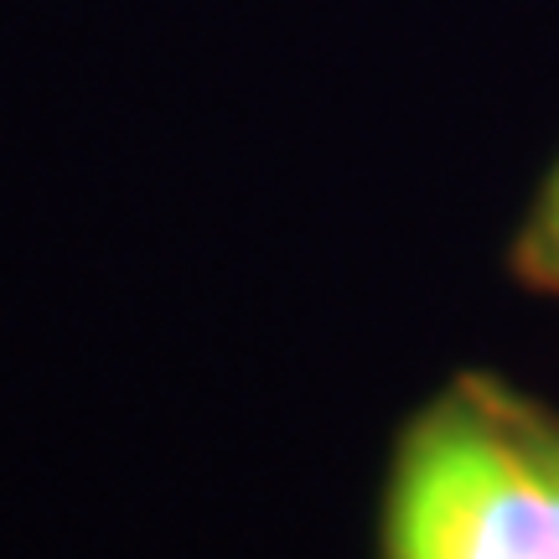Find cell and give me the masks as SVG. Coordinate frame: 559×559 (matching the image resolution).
Masks as SVG:
<instances>
[{"mask_svg": "<svg viewBox=\"0 0 559 559\" xmlns=\"http://www.w3.org/2000/svg\"><path fill=\"white\" fill-rule=\"evenodd\" d=\"M379 559H559V415L498 373H456L404 419Z\"/></svg>", "mask_w": 559, "mask_h": 559, "instance_id": "obj_1", "label": "cell"}, {"mask_svg": "<svg viewBox=\"0 0 559 559\" xmlns=\"http://www.w3.org/2000/svg\"><path fill=\"white\" fill-rule=\"evenodd\" d=\"M508 264H513L519 285L559 300V160L555 171L544 177V187L534 192L528 213H523V228L513 239V260Z\"/></svg>", "mask_w": 559, "mask_h": 559, "instance_id": "obj_2", "label": "cell"}]
</instances>
